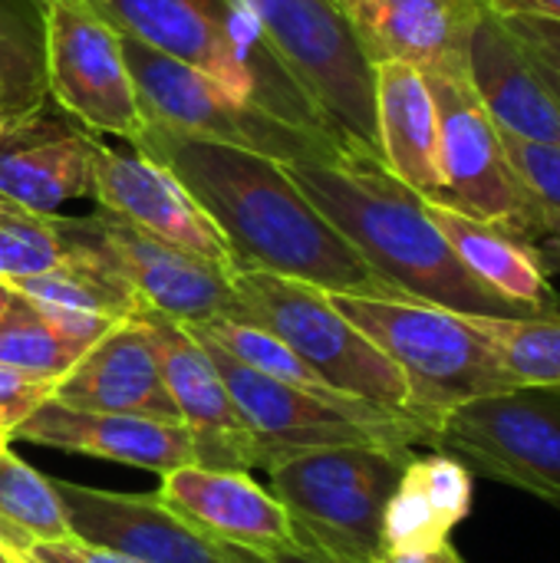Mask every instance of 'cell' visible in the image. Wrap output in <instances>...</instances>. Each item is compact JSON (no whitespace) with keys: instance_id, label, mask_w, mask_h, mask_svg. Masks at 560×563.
<instances>
[{"instance_id":"obj_35","label":"cell","mask_w":560,"mask_h":563,"mask_svg":"<svg viewBox=\"0 0 560 563\" xmlns=\"http://www.w3.org/2000/svg\"><path fill=\"white\" fill-rule=\"evenodd\" d=\"M498 16H545L560 23V0H488Z\"/></svg>"},{"instance_id":"obj_26","label":"cell","mask_w":560,"mask_h":563,"mask_svg":"<svg viewBox=\"0 0 560 563\" xmlns=\"http://www.w3.org/2000/svg\"><path fill=\"white\" fill-rule=\"evenodd\" d=\"M46 0H0V106L10 122L40 115L46 106L43 69Z\"/></svg>"},{"instance_id":"obj_8","label":"cell","mask_w":560,"mask_h":563,"mask_svg":"<svg viewBox=\"0 0 560 563\" xmlns=\"http://www.w3.org/2000/svg\"><path fill=\"white\" fill-rule=\"evenodd\" d=\"M264 36L317 99L327 119L360 148L376 145L373 59L343 0H244Z\"/></svg>"},{"instance_id":"obj_31","label":"cell","mask_w":560,"mask_h":563,"mask_svg":"<svg viewBox=\"0 0 560 563\" xmlns=\"http://www.w3.org/2000/svg\"><path fill=\"white\" fill-rule=\"evenodd\" d=\"M502 139H505L508 162L535 208L525 238V244L531 247L535 238L560 228V142H528L508 132H502Z\"/></svg>"},{"instance_id":"obj_28","label":"cell","mask_w":560,"mask_h":563,"mask_svg":"<svg viewBox=\"0 0 560 563\" xmlns=\"http://www.w3.org/2000/svg\"><path fill=\"white\" fill-rule=\"evenodd\" d=\"M472 323L495 346L518 389H560V310L518 317L472 313Z\"/></svg>"},{"instance_id":"obj_18","label":"cell","mask_w":560,"mask_h":563,"mask_svg":"<svg viewBox=\"0 0 560 563\" xmlns=\"http://www.w3.org/2000/svg\"><path fill=\"white\" fill-rule=\"evenodd\" d=\"M465 76L502 132L528 142H560L558 96L545 82L538 59L512 36L492 7L472 26Z\"/></svg>"},{"instance_id":"obj_15","label":"cell","mask_w":560,"mask_h":563,"mask_svg":"<svg viewBox=\"0 0 560 563\" xmlns=\"http://www.w3.org/2000/svg\"><path fill=\"white\" fill-rule=\"evenodd\" d=\"M92 198L99 201V208L125 218L139 231L165 244H175L188 254H198L205 261H215L234 274V257L215 221L185 191V185L155 158L142 152H119L96 142Z\"/></svg>"},{"instance_id":"obj_34","label":"cell","mask_w":560,"mask_h":563,"mask_svg":"<svg viewBox=\"0 0 560 563\" xmlns=\"http://www.w3.org/2000/svg\"><path fill=\"white\" fill-rule=\"evenodd\" d=\"M26 563H142L135 558H125L119 551H106L96 544H86L79 538L69 541H53V544H33L30 551L17 554Z\"/></svg>"},{"instance_id":"obj_12","label":"cell","mask_w":560,"mask_h":563,"mask_svg":"<svg viewBox=\"0 0 560 563\" xmlns=\"http://www.w3.org/2000/svg\"><path fill=\"white\" fill-rule=\"evenodd\" d=\"M73 228L129 280L142 313H158L175 323H201L215 317L248 323L231 280L234 274L221 264L165 244L106 208L89 218H73Z\"/></svg>"},{"instance_id":"obj_20","label":"cell","mask_w":560,"mask_h":563,"mask_svg":"<svg viewBox=\"0 0 560 563\" xmlns=\"http://www.w3.org/2000/svg\"><path fill=\"white\" fill-rule=\"evenodd\" d=\"M96 135L66 122L30 115L0 135V198L56 214L76 198H92Z\"/></svg>"},{"instance_id":"obj_4","label":"cell","mask_w":560,"mask_h":563,"mask_svg":"<svg viewBox=\"0 0 560 563\" xmlns=\"http://www.w3.org/2000/svg\"><path fill=\"white\" fill-rule=\"evenodd\" d=\"M330 300L399 366L413 409L432 426L465 402L518 389L472 313L413 297L330 294Z\"/></svg>"},{"instance_id":"obj_22","label":"cell","mask_w":560,"mask_h":563,"mask_svg":"<svg viewBox=\"0 0 560 563\" xmlns=\"http://www.w3.org/2000/svg\"><path fill=\"white\" fill-rule=\"evenodd\" d=\"M376 145L383 165L426 201H442L439 109L429 79L403 59H373Z\"/></svg>"},{"instance_id":"obj_11","label":"cell","mask_w":560,"mask_h":563,"mask_svg":"<svg viewBox=\"0 0 560 563\" xmlns=\"http://www.w3.org/2000/svg\"><path fill=\"white\" fill-rule=\"evenodd\" d=\"M426 79L439 109V158L446 178L439 205L502 224L525 241L535 208L508 162L502 129L462 69H436Z\"/></svg>"},{"instance_id":"obj_27","label":"cell","mask_w":560,"mask_h":563,"mask_svg":"<svg viewBox=\"0 0 560 563\" xmlns=\"http://www.w3.org/2000/svg\"><path fill=\"white\" fill-rule=\"evenodd\" d=\"M69 521L53 478L33 472L10 449L0 452V548L23 554L33 544L69 541Z\"/></svg>"},{"instance_id":"obj_36","label":"cell","mask_w":560,"mask_h":563,"mask_svg":"<svg viewBox=\"0 0 560 563\" xmlns=\"http://www.w3.org/2000/svg\"><path fill=\"white\" fill-rule=\"evenodd\" d=\"M366 563H469L459 551H455V544L449 541V544H442V548H436V551H426V554H380V558H373V561Z\"/></svg>"},{"instance_id":"obj_19","label":"cell","mask_w":560,"mask_h":563,"mask_svg":"<svg viewBox=\"0 0 560 563\" xmlns=\"http://www.w3.org/2000/svg\"><path fill=\"white\" fill-rule=\"evenodd\" d=\"M53 399L69 409L182 422L162 379L152 336L139 317L116 323L96 346H89L56 383Z\"/></svg>"},{"instance_id":"obj_23","label":"cell","mask_w":560,"mask_h":563,"mask_svg":"<svg viewBox=\"0 0 560 563\" xmlns=\"http://www.w3.org/2000/svg\"><path fill=\"white\" fill-rule=\"evenodd\" d=\"M122 33L205 73L231 99L251 106V86L234 63L211 0H92Z\"/></svg>"},{"instance_id":"obj_10","label":"cell","mask_w":560,"mask_h":563,"mask_svg":"<svg viewBox=\"0 0 560 563\" xmlns=\"http://www.w3.org/2000/svg\"><path fill=\"white\" fill-rule=\"evenodd\" d=\"M46 96L83 129L139 142L145 112L122 56L116 23L92 0H46Z\"/></svg>"},{"instance_id":"obj_43","label":"cell","mask_w":560,"mask_h":563,"mask_svg":"<svg viewBox=\"0 0 560 563\" xmlns=\"http://www.w3.org/2000/svg\"><path fill=\"white\" fill-rule=\"evenodd\" d=\"M13 558H17V554H13ZM17 563H26V561H23V558H17Z\"/></svg>"},{"instance_id":"obj_6","label":"cell","mask_w":560,"mask_h":563,"mask_svg":"<svg viewBox=\"0 0 560 563\" xmlns=\"http://www.w3.org/2000/svg\"><path fill=\"white\" fill-rule=\"evenodd\" d=\"M119 43L145 119L165 122L185 135L257 152L281 165H333L347 155L363 152L337 135L281 122L271 112H261L257 106L231 99L205 73L145 46L142 40L122 30H119Z\"/></svg>"},{"instance_id":"obj_21","label":"cell","mask_w":560,"mask_h":563,"mask_svg":"<svg viewBox=\"0 0 560 563\" xmlns=\"http://www.w3.org/2000/svg\"><path fill=\"white\" fill-rule=\"evenodd\" d=\"M370 59H403L422 73L462 69L472 26L488 0H343Z\"/></svg>"},{"instance_id":"obj_29","label":"cell","mask_w":560,"mask_h":563,"mask_svg":"<svg viewBox=\"0 0 560 563\" xmlns=\"http://www.w3.org/2000/svg\"><path fill=\"white\" fill-rule=\"evenodd\" d=\"M86 346L66 340L33 300L13 290V300L0 320V363L23 369L40 379L59 383L79 360Z\"/></svg>"},{"instance_id":"obj_16","label":"cell","mask_w":560,"mask_h":563,"mask_svg":"<svg viewBox=\"0 0 560 563\" xmlns=\"http://www.w3.org/2000/svg\"><path fill=\"white\" fill-rule=\"evenodd\" d=\"M158 498L224 541L281 563H310L297 544L284 505L271 488H261L254 478H248V472L182 465L162 475Z\"/></svg>"},{"instance_id":"obj_3","label":"cell","mask_w":560,"mask_h":563,"mask_svg":"<svg viewBox=\"0 0 560 563\" xmlns=\"http://www.w3.org/2000/svg\"><path fill=\"white\" fill-rule=\"evenodd\" d=\"M416 449L330 445L267 465L310 563H366L383 554V511Z\"/></svg>"},{"instance_id":"obj_1","label":"cell","mask_w":560,"mask_h":563,"mask_svg":"<svg viewBox=\"0 0 560 563\" xmlns=\"http://www.w3.org/2000/svg\"><path fill=\"white\" fill-rule=\"evenodd\" d=\"M165 165L215 221L238 271H271L327 294L403 297L310 205L287 168L257 152L149 119L132 145Z\"/></svg>"},{"instance_id":"obj_2","label":"cell","mask_w":560,"mask_h":563,"mask_svg":"<svg viewBox=\"0 0 560 563\" xmlns=\"http://www.w3.org/2000/svg\"><path fill=\"white\" fill-rule=\"evenodd\" d=\"M310 205L403 297L459 313L518 317L482 287L426 214V198L403 185L380 155H347L333 165H284Z\"/></svg>"},{"instance_id":"obj_38","label":"cell","mask_w":560,"mask_h":563,"mask_svg":"<svg viewBox=\"0 0 560 563\" xmlns=\"http://www.w3.org/2000/svg\"><path fill=\"white\" fill-rule=\"evenodd\" d=\"M541 66V63H538ZM541 73H545V82L551 86V92L558 96V102H560V73H554V69H548V66H541Z\"/></svg>"},{"instance_id":"obj_40","label":"cell","mask_w":560,"mask_h":563,"mask_svg":"<svg viewBox=\"0 0 560 563\" xmlns=\"http://www.w3.org/2000/svg\"><path fill=\"white\" fill-rule=\"evenodd\" d=\"M10 125H13V122H10V115L3 112V106H0V135H3V132H7Z\"/></svg>"},{"instance_id":"obj_41","label":"cell","mask_w":560,"mask_h":563,"mask_svg":"<svg viewBox=\"0 0 560 563\" xmlns=\"http://www.w3.org/2000/svg\"><path fill=\"white\" fill-rule=\"evenodd\" d=\"M10 442H13V439H10V432H3V429H0V452H3V449H10Z\"/></svg>"},{"instance_id":"obj_39","label":"cell","mask_w":560,"mask_h":563,"mask_svg":"<svg viewBox=\"0 0 560 563\" xmlns=\"http://www.w3.org/2000/svg\"><path fill=\"white\" fill-rule=\"evenodd\" d=\"M10 300H13V287L0 280V320H3V313H7V307H10Z\"/></svg>"},{"instance_id":"obj_42","label":"cell","mask_w":560,"mask_h":563,"mask_svg":"<svg viewBox=\"0 0 560 563\" xmlns=\"http://www.w3.org/2000/svg\"><path fill=\"white\" fill-rule=\"evenodd\" d=\"M0 563H17V558H13L7 548H0Z\"/></svg>"},{"instance_id":"obj_37","label":"cell","mask_w":560,"mask_h":563,"mask_svg":"<svg viewBox=\"0 0 560 563\" xmlns=\"http://www.w3.org/2000/svg\"><path fill=\"white\" fill-rule=\"evenodd\" d=\"M531 251H535V257L541 261V267L548 274H560V228L545 231L541 238H535L531 241Z\"/></svg>"},{"instance_id":"obj_9","label":"cell","mask_w":560,"mask_h":563,"mask_svg":"<svg viewBox=\"0 0 560 563\" xmlns=\"http://www.w3.org/2000/svg\"><path fill=\"white\" fill-rule=\"evenodd\" d=\"M432 449L560 511V389H508L446 412Z\"/></svg>"},{"instance_id":"obj_13","label":"cell","mask_w":560,"mask_h":563,"mask_svg":"<svg viewBox=\"0 0 560 563\" xmlns=\"http://www.w3.org/2000/svg\"><path fill=\"white\" fill-rule=\"evenodd\" d=\"M73 538L142 563H281L224 541L155 495H122L53 478Z\"/></svg>"},{"instance_id":"obj_24","label":"cell","mask_w":560,"mask_h":563,"mask_svg":"<svg viewBox=\"0 0 560 563\" xmlns=\"http://www.w3.org/2000/svg\"><path fill=\"white\" fill-rule=\"evenodd\" d=\"M475 475L446 452L409 455L383 511V554H426L449 544L472 515Z\"/></svg>"},{"instance_id":"obj_17","label":"cell","mask_w":560,"mask_h":563,"mask_svg":"<svg viewBox=\"0 0 560 563\" xmlns=\"http://www.w3.org/2000/svg\"><path fill=\"white\" fill-rule=\"evenodd\" d=\"M13 439L59 452L96 455L106 462L152 472L158 478L182 465H195L191 432L182 422L69 409L56 399H46L30 419H23L13 429Z\"/></svg>"},{"instance_id":"obj_33","label":"cell","mask_w":560,"mask_h":563,"mask_svg":"<svg viewBox=\"0 0 560 563\" xmlns=\"http://www.w3.org/2000/svg\"><path fill=\"white\" fill-rule=\"evenodd\" d=\"M512 36L548 69L560 73V23L545 16H502Z\"/></svg>"},{"instance_id":"obj_7","label":"cell","mask_w":560,"mask_h":563,"mask_svg":"<svg viewBox=\"0 0 560 563\" xmlns=\"http://www.w3.org/2000/svg\"><path fill=\"white\" fill-rule=\"evenodd\" d=\"M231 280L248 323L284 340L330 389L416 412L399 366L333 307L327 290L271 271H238Z\"/></svg>"},{"instance_id":"obj_5","label":"cell","mask_w":560,"mask_h":563,"mask_svg":"<svg viewBox=\"0 0 560 563\" xmlns=\"http://www.w3.org/2000/svg\"><path fill=\"white\" fill-rule=\"evenodd\" d=\"M215 360L251 439L257 468L277 459L330 449V445H383V449H432L436 426L416 412L376 406L333 389H304L277 383L231 360L215 343L198 340Z\"/></svg>"},{"instance_id":"obj_25","label":"cell","mask_w":560,"mask_h":563,"mask_svg":"<svg viewBox=\"0 0 560 563\" xmlns=\"http://www.w3.org/2000/svg\"><path fill=\"white\" fill-rule=\"evenodd\" d=\"M426 214L442 231V238L449 241L462 267L495 297H502L521 313L560 310V297L551 287V274L541 267L535 251L521 238H515L508 228L479 221L439 201H426Z\"/></svg>"},{"instance_id":"obj_14","label":"cell","mask_w":560,"mask_h":563,"mask_svg":"<svg viewBox=\"0 0 560 563\" xmlns=\"http://www.w3.org/2000/svg\"><path fill=\"white\" fill-rule=\"evenodd\" d=\"M139 320L152 336L162 379L178 409V419L191 432L195 465L218 472L257 468L254 439L208 350L182 323L168 317L139 313Z\"/></svg>"},{"instance_id":"obj_32","label":"cell","mask_w":560,"mask_h":563,"mask_svg":"<svg viewBox=\"0 0 560 563\" xmlns=\"http://www.w3.org/2000/svg\"><path fill=\"white\" fill-rule=\"evenodd\" d=\"M53 389H56L53 379H40L0 363V429L10 432L13 439V429L23 419H30L46 399H53Z\"/></svg>"},{"instance_id":"obj_30","label":"cell","mask_w":560,"mask_h":563,"mask_svg":"<svg viewBox=\"0 0 560 563\" xmlns=\"http://www.w3.org/2000/svg\"><path fill=\"white\" fill-rule=\"evenodd\" d=\"M63 214H40L0 198V280H20L56 267L66 257Z\"/></svg>"}]
</instances>
